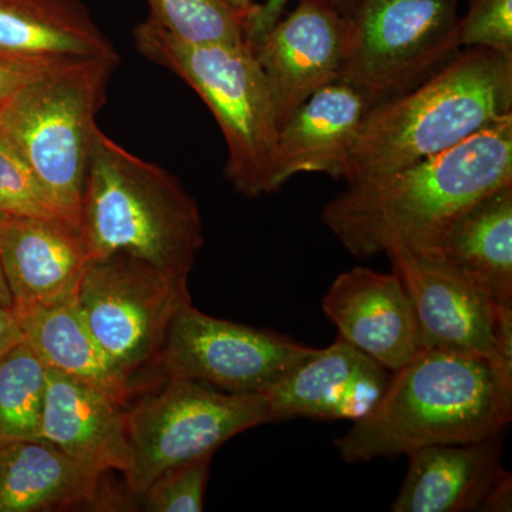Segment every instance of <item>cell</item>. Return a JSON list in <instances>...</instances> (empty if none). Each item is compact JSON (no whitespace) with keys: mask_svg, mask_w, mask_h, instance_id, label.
I'll use <instances>...</instances> for the list:
<instances>
[{"mask_svg":"<svg viewBox=\"0 0 512 512\" xmlns=\"http://www.w3.org/2000/svg\"><path fill=\"white\" fill-rule=\"evenodd\" d=\"M369 106L349 84L316 90L279 128L272 164V192L295 175L319 173L342 180Z\"/></svg>","mask_w":512,"mask_h":512,"instance_id":"e0dca14e","label":"cell"},{"mask_svg":"<svg viewBox=\"0 0 512 512\" xmlns=\"http://www.w3.org/2000/svg\"><path fill=\"white\" fill-rule=\"evenodd\" d=\"M3 217L69 220L56 207L32 168L0 134V218Z\"/></svg>","mask_w":512,"mask_h":512,"instance_id":"d4e9b609","label":"cell"},{"mask_svg":"<svg viewBox=\"0 0 512 512\" xmlns=\"http://www.w3.org/2000/svg\"><path fill=\"white\" fill-rule=\"evenodd\" d=\"M0 306L12 308V296H10L8 284H6L5 275H3L2 264H0Z\"/></svg>","mask_w":512,"mask_h":512,"instance_id":"1f68e13d","label":"cell"},{"mask_svg":"<svg viewBox=\"0 0 512 512\" xmlns=\"http://www.w3.org/2000/svg\"><path fill=\"white\" fill-rule=\"evenodd\" d=\"M339 338L396 372L423 348L412 299L390 272L357 266L336 276L322 301Z\"/></svg>","mask_w":512,"mask_h":512,"instance_id":"9a60e30c","label":"cell"},{"mask_svg":"<svg viewBox=\"0 0 512 512\" xmlns=\"http://www.w3.org/2000/svg\"><path fill=\"white\" fill-rule=\"evenodd\" d=\"M390 373L338 336L328 348H315L262 394L272 423L296 417L359 421L382 399Z\"/></svg>","mask_w":512,"mask_h":512,"instance_id":"5bb4252c","label":"cell"},{"mask_svg":"<svg viewBox=\"0 0 512 512\" xmlns=\"http://www.w3.org/2000/svg\"><path fill=\"white\" fill-rule=\"evenodd\" d=\"M501 450L503 434L412 451L392 511H511L512 477L501 466Z\"/></svg>","mask_w":512,"mask_h":512,"instance_id":"4fadbf2b","label":"cell"},{"mask_svg":"<svg viewBox=\"0 0 512 512\" xmlns=\"http://www.w3.org/2000/svg\"><path fill=\"white\" fill-rule=\"evenodd\" d=\"M458 35L463 49L485 47L512 56V0H467Z\"/></svg>","mask_w":512,"mask_h":512,"instance_id":"4316f807","label":"cell"},{"mask_svg":"<svg viewBox=\"0 0 512 512\" xmlns=\"http://www.w3.org/2000/svg\"><path fill=\"white\" fill-rule=\"evenodd\" d=\"M22 340L49 370L96 387L123 406L136 384L110 362L84 322L76 295L49 305L12 308Z\"/></svg>","mask_w":512,"mask_h":512,"instance_id":"7402d4cb","label":"cell"},{"mask_svg":"<svg viewBox=\"0 0 512 512\" xmlns=\"http://www.w3.org/2000/svg\"><path fill=\"white\" fill-rule=\"evenodd\" d=\"M512 183V114L463 143L402 170L348 184L322 222L359 259L430 249L471 204Z\"/></svg>","mask_w":512,"mask_h":512,"instance_id":"6da1fadb","label":"cell"},{"mask_svg":"<svg viewBox=\"0 0 512 512\" xmlns=\"http://www.w3.org/2000/svg\"><path fill=\"white\" fill-rule=\"evenodd\" d=\"M340 82L373 107L424 82L463 47L458 0H350Z\"/></svg>","mask_w":512,"mask_h":512,"instance_id":"52a82bcc","label":"cell"},{"mask_svg":"<svg viewBox=\"0 0 512 512\" xmlns=\"http://www.w3.org/2000/svg\"><path fill=\"white\" fill-rule=\"evenodd\" d=\"M42 440L101 473L133 466L126 406L90 384L47 369Z\"/></svg>","mask_w":512,"mask_h":512,"instance_id":"ac0fdd59","label":"cell"},{"mask_svg":"<svg viewBox=\"0 0 512 512\" xmlns=\"http://www.w3.org/2000/svg\"><path fill=\"white\" fill-rule=\"evenodd\" d=\"M138 52L184 80L214 114L228 147L225 177L247 198L272 194L278 121L261 66L248 43L194 45L153 19L134 30Z\"/></svg>","mask_w":512,"mask_h":512,"instance_id":"8992f818","label":"cell"},{"mask_svg":"<svg viewBox=\"0 0 512 512\" xmlns=\"http://www.w3.org/2000/svg\"><path fill=\"white\" fill-rule=\"evenodd\" d=\"M79 227L90 258L126 255L187 284L204 245L200 208L177 177L97 130Z\"/></svg>","mask_w":512,"mask_h":512,"instance_id":"277c9868","label":"cell"},{"mask_svg":"<svg viewBox=\"0 0 512 512\" xmlns=\"http://www.w3.org/2000/svg\"><path fill=\"white\" fill-rule=\"evenodd\" d=\"M208 454L190 463L168 468L140 495L141 507L148 512H201L205 488L210 478Z\"/></svg>","mask_w":512,"mask_h":512,"instance_id":"484cf974","label":"cell"},{"mask_svg":"<svg viewBox=\"0 0 512 512\" xmlns=\"http://www.w3.org/2000/svg\"><path fill=\"white\" fill-rule=\"evenodd\" d=\"M315 348L272 330L212 318L191 302L175 313L156 367L229 393H265Z\"/></svg>","mask_w":512,"mask_h":512,"instance_id":"30bf717a","label":"cell"},{"mask_svg":"<svg viewBox=\"0 0 512 512\" xmlns=\"http://www.w3.org/2000/svg\"><path fill=\"white\" fill-rule=\"evenodd\" d=\"M46 386L47 367L28 343L0 356V446L42 440Z\"/></svg>","mask_w":512,"mask_h":512,"instance_id":"603a6c76","label":"cell"},{"mask_svg":"<svg viewBox=\"0 0 512 512\" xmlns=\"http://www.w3.org/2000/svg\"><path fill=\"white\" fill-rule=\"evenodd\" d=\"M87 328L117 369L137 387L156 367L175 313L191 302L187 284L126 255L90 258L76 291Z\"/></svg>","mask_w":512,"mask_h":512,"instance_id":"9c48e42d","label":"cell"},{"mask_svg":"<svg viewBox=\"0 0 512 512\" xmlns=\"http://www.w3.org/2000/svg\"><path fill=\"white\" fill-rule=\"evenodd\" d=\"M512 114V56L460 50L402 96L367 110L343 178L352 184L456 147Z\"/></svg>","mask_w":512,"mask_h":512,"instance_id":"3957f363","label":"cell"},{"mask_svg":"<svg viewBox=\"0 0 512 512\" xmlns=\"http://www.w3.org/2000/svg\"><path fill=\"white\" fill-rule=\"evenodd\" d=\"M101 473L46 440L0 446V512H45L106 505Z\"/></svg>","mask_w":512,"mask_h":512,"instance_id":"d6986e66","label":"cell"},{"mask_svg":"<svg viewBox=\"0 0 512 512\" xmlns=\"http://www.w3.org/2000/svg\"><path fill=\"white\" fill-rule=\"evenodd\" d=\"M288 2L289 0H265L264 3H258L254 13L245 20V42L248 45H255L256 42H259L265 33L284 16ZM335 2L345 10L348 8L350 0H335Z\"/></svg>","mask_w":512,"mask_h":512,"instance_id":"83f0119b","label":"cell"},{"mask_svg":"<svg viewBox=\"0 0 512 512\" xmlns=\"http://www.w3.org/2000/svg\"><path fill=\"white\" fill-rule=\"evenodd\" d=\"M386 256L412 299L424 349L483 356L512 373V303L495 301L429 249Z\"/></svg>","mask_w":512,"mask_h":512,"instance_id":"8fae6325","label":"cell"},{"mask_svg":"<svg viewBox=\"0 0 512 512\" xmlns=\"http://www.w3.org/2000/svg\"><path fill=\"white\" fill-rule=\"evenodd\" d=\"M116 60L46 63L0 110V134L32 168L64 217L79 225L97 113Z\"/></svg>","mask_w":512,"mask_h":512,"instance_id":"5b68a950","label":"cell"},{"mask_svg":"<svg viewBox=\"0 0 512 512\" xmlns=\"http://www.w3.org/2000/svg\"><path fill=\"white\" fill-rule=\"evenodd\" d=\"M46 63L20 62V60L0 57V110L13 94L18 92L29 77L45 66Z\"/></svg>","mask_w":512,"mask_h":512,"instance_id":"f1b7e54d","label":"cell"},{"mask_svg":"<svg viewBox=\"0 0 512 512\" xmlns=\"http://www.w3.org/2000/svg\"><path fill=\"white\" fill-rule=\"evenodd\" d=\"M164 377L156 389L136 390L126 406L133 466L124 483L134 498L168 468L214 454L232 437L272 423L265 394Z\"/></svg>","mask_w":512,"mask_h":512,"instance_id":"ba28073f","label":"cell"},{"mask_svg":"<svg viewBox=\"0 0 512 512\" xmlns=\"http://www.w3.org/2000/svg\"><path fill=\"white\" fill-rule=\"evenodd\" d=\"M150 18L194 45L245 43L244 18L225 0H148Z\"/></svg>","mask_w":512,"mask_h":512,"instance_id":"cb8c5ba5","label":"cell"},{"mask_svg":"<svg viewBox=\"0 0 512 512\" xmlns=\"http://www.w3.org/2000/svg\"><path fill=\"white\" fill-rule=\"evenodd\" d=\"M429 251L495 301L512 303V183L457 215Z\"/></svg>","mask_w":512,"mask_h":512,"instance_id":"44dd1931","label":"cell"},{"mask_svg":"<svg viewBox=\"0 0 512 512\" xmlns=\"http://www.w3.org/2000/svg\"><path fill=\"white\" fill-rule=\"evenodd\" d=\"M345 33V13L335 0H298L249 45L265 74L279 128L316 90L338 82Z\"/></svg>","mask_w":512,"mask_h":512,"instance_id":"7c38bea8","label":"cell"},{"mask_svg":"<svg viewBox=\"0 0 512 512\" xmlns=\"http://www.w3.org/2000/svg\"><path fill=\"white\" fill-rule=\"evenodd\" d=\"M22 340V332L12 308L0 306V356Z\"/></svg>","mask_w":512,"mask_h":512,"instance_id":"f546056e","label":"cell"},{"mask_svg":"<svg viewBox=\"0 0 512 512\" xmlns=\"http://www.w3.org/2000/svg\"><path fill=\"white\" fill-rule=\"evenodd\" d=\"M0 57L33 63L119 62L110 40L77 0H0Z\"/></svg>","mask_w":512,"mask_h":512,"instance_id":"ffe728a7","label":"cell"},{"mask_svg":"<svg viewBox=\"0 0 512 512\" xmlns=\"http://www.w3.org/2000/svg\"><path fill=\"white\" fill-rule=\"evenodd\" d=\"M225 2L244 18V22L254 13L256 6H258V3H255L254 0H225Z\"/></svg>","mask_w":512,"mask_h":512,"instance_id":"4dcf8cb0","label":"cell"},{"mask_svg":"<svg viewBox=\"0 0 512 512\" xmlns=\"http://www.w3.org/2000/svg\"><path fill=\"white\" fill-rule=\"evenodd\" d=\"M511 420L512 373L483 356L421 349L392 373L375 409L335 446L346 463H369L436 444L491 439Z\"/></svg>","mask_w":512,"mask_h":512,"instance_id":"7a4b0ae2","label":"cell"},{"mask_svg":"<svg viewBox=\"0 0 512 512\" xmlns=\"http://www.w3.org/2000/svg\"><path fill=\"white\" fill-rule=\"evenodd\" d=\"M90 254L80 227L64 218H0V264L12 308L76 295Z\"/></svg>","mask_w":512,"mask_h":512,"instance_id":"2e32d148","label":"cell"}]
</instances>
